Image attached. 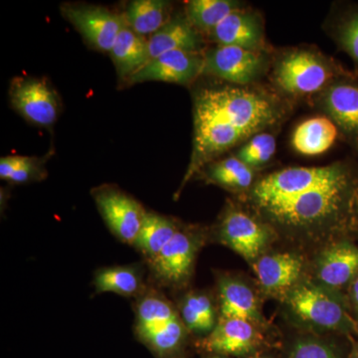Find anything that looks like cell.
I'll list each match as a JSON object with an SVG mask.
<instances>
[{
  "label": "cell",
  "instance_id": "74e56055",
  "mask_svg": "<svg viewBox=\"0 0 358 358\" xmlns=\"http://www.w3.org/2000/svg\"><path fill=\"white\" fill-rule=\"evenodd\" d=\"M260 358H262V357H260Z\"/></svg>",
  "mask_w": 358,
  "mask_h": 358
},
{
  "label": "cell",
  "instance_id": "6da1fadb",
  "mask_svg": "<svg viewBox=\"0 0 358 358\" xmlns=\"http://www.w3.org/2000/svg\"><path fill=\"white\" fill-rule=\"evenodd\" d=\"M240 203L299 248L358 239V159L289 166L265 174L238 195Z\"/></svg>",
  "mask_w": 358,
  "mask_h": 358
},
{
  "label": "cell",
  "instance_id": "7c38bea8",
  "mask_svg": "<svg viewBox=\"0 0 358 358\" xmlns=\"http://www.w3.org/2000/svg\"><path fill=\"white\" fill-rule=\"evenodd\" d=\"M254 270L263 291L284 300L301 281L305 262L300 254L294 252L264 254L254 263Z\"/></svg>",
  "mask_w": 358,
  "mask_h": 358
},
{
  "label": "cell",
  "instance_id": "603a6c76",
  "mask_svg": "<svg viewBox=\"0 0 358 358\" xmlns=\"http://www.w3.org/2000/svg\"><path fill=\"white\" fill-rule=\"evenodd\" d=\"M171 17V3L164 0H134L124 16L127 24L143 37L152 36Z\"/></svg>",
  "mask_w": 358,
  "mask_h": 358
},
{
  "label": "cell",
  "instance_id": "30bf717a",
  "mask_svg": "<svg viewBox=\"0 0 358 358\" xmlns=\"http://www.w3.org/2000/svg\"><path fill=\"white\" fill-rule=\"evenodd\" d=\"M62 13L90 44L108 53L126 22L122 16L101 6L67 4Z\"/></svg>",
  "mask_w": 358,
  "mask_h": 358
},
{
  "label": "cell",
  "instance_id": "8d00e7d4",
  "mask_svg": "<svg viewBox=\"0 0 358 358\" xmlns=\"http://www.w3.org/2000/svg\"><path fill=\"white\" fill-rule=\"evenodd\" d=\"M215 358H219V357H215Z\"/></svg>",
  "mask_w": 358,
  "mask_h": 358
},
{
  "label": "cell",
  "instance_id": "277c9868",
  "mask_svg": "<svg viewBox=\"0 0 358 358\" xmlns=\"http://www.w3.org/2000/svg\"><path fill=\"white\" fill-rule=\"evenodd\" d=\"M284 301L292 317L308 329L357 334V320L350 313V301L341 292L301 280Z\"/></svg>",
  "mask_w": 358,
  "mask_h": 358
},
{
  "label": "cell",
  "instance_id": "e0dca14e",
  "mask_svg": "<svg viewBox=\"0 0 358 358\" xmlns=\"http://www.w3.org/2000/svg\"><path fill=\"white\" fill-rule=\"evenodd\" d=\"M204 39L185 13L176 14L148 39V62L167 52H204Z\"/></svg>",
  "mask_w": 358,
  "mask_h": 358
},
{
  "label": "cell",
  "instance_id": "4dcf8cb0",
  "mask_svg": "<svg viewBox=\"0 0 358 358\" xmlns=\"http://www.w3.org/2000/svg\"><path fill=\"white\" fill-rule=\"evenodd\" d=\"M287 358H345L338 346L331 341L315 338L301 336L292 343Z\"/></svg>",
  "mask_w": 358,
  "mask_h": 358
},
{
  "label": "cell",
  "instance_id": "9a60e30c",
  "mask_svg": "<svg viewBox=\"0 0 358 358\" xmlns=\"http://www.w3.org/2000/svg\"><path fill=\"white\" fill-rule=\"evenodd\" d=\"M199 243L194 233L179 229L159 255L152 259L160 279L171 284H180L187 280L192 274Z\"/></svg>",
  "mask_w": 358,
  "mask_h": 358
},
{
  "label": "cell",
  "instance_id": "d6a6232c",
  "mask_svg": "<svg viewBox=\"0 0 358 358\" xmlns=\"http://www.w3.org/2000/svg\"><path fill=\"white\" fill-rule=\"evenodd\" d=\"M37 171L36 159L33 157H26L22 166L17 169L9 178V181L15 183H22L29 180L33 174Z\"/></svg>",
  "mask_w": 358,
  "mask_h": 358
},
{
  "label": "cell",
  "instance_id": "5b68a950",
  "mask_svg": "<svg viewBox=\"0 0 358 358\" xmlns=\"http://www.w3.org/2000/svg\"><path fill=\"white\" fill-rule=\"evenodd\" d=\"M274 51L214 45L204 51L203 75L237 86L262 84L270 72Z\"/></svg>",
  "mask_w": 358,
  "mask_h": 358
},
{
  "label": "cell",
  "instance_id": "8fae6325",
  "mask_svg": "<svg viewBox=\"0 0 358 358\" xmlns=\"http://www.w3.org/2000/svg\"><path fill=\"white\" fill-rule=\"evenodd\" d=\"M10 100L13 107L33 124L49 127L57 120V98L44 80L16 78L11 83Z\"/></svg>",
  "mask_w": 358,
  "mask_h": 358
},
{
  "label": "cell",
  "instance_id": "2e32d148",
  "mask_svg": "<svg viewBox=\"0 0 358 358\" xmlns=\"http://www.w3.org/2000/svg\"><path fill=\"white\" fill-rule=\"evenodd\" d=\"M255 324L239 319L222 317L204 341L209 352L233 357H247L256 352L261 336Z\"/></svg>",
  "mask_w": 358,
  "mask_h": 358
},
{
  "label": "cell",
  "instance_id": "836d02e7",
  "mask_svg": "<svg viewBox=\"0 0 358 358\" xmlns=\"http://www.w3.org/2000/svg\"><path fill=\"white\" fill-rule=\"evenodd\" d=\"M348 301L350 308L358 322V275L348 289Z\"/></svg>",
  "mask_w": 358,
  "mask_h": 358
},
{
  "label": "cell",
  "instance_id": "7402d4cb",
  "mask_svg": "<svg viewBox=\"0 0 358 358\" xmlns=\"http://www.w3.org/2000/svg\"><path fill=\"white\" fill-rule=\"evenodd\" d=\"M205 178L208 182L240 195L248 192L257 179V171L238 157L216 159L205 166Z\"/></svg>",
  "mask_w": 358,
  "mask_h": 358
},
{
  "label": "cell",
  "instance_id": "ac0fdd59",
  "mask_svg": "<svg viewBox=\"0 0 358 358\" xmlns=\"http://www.w3.org/2000/svg\"><path fill=\"white\" fill-rule=\"evenodd\" d=\"M221 313L226 319L247 320L262 326L264 317L253 289L234 278H225L219 284Z\"/></svg>",
  "mask_w": 358,
  "mask_h": 358
},
{
  "label": "cell",
  "instance_id": "44dd1931",
  "mask_svg": "<svg viewBox=\"0 0 358 358\" xmlns=\"http://www.w3.org/2000/svg\"><path fill=\"white\" fill-rule=\"evenodd\" d=\"M109 54L117 75L128 81L148 62V39L124 22Z\"/></svg>",
  "mask_w": 358,
  "mask_h": 358
},
{
  "label": "cell",
  "instance_id": "e575fe53",
  "mask_svg": "<svg viewBox=\"0 0 358 358\" xmlns=\"http://www.w3.org/2000/svg\"><path fill=\"white\" fill-rule=\"evenodd\" d=\"M350 358H358V343L355 345V348H353V350Z\"/></svg>",
  "mask_w": 358,
  "mask_h": 358
},
{
  "label": "cell",
  "instance_id": "83f0119b",
  "mask_svg": "<svg viewBox=\"0 0 358 358\" xmlns=\"http://www.w3.org/2000/svg\"><path fill=\"white\" fill-rule=\"evenodd\" d=\"M138 331L141 336L178 320L173 308L166 301L155 296L145 299L138 310Z\"/></svg>",
  "mask_w": 358,
  "mask_h": 358
},
{
  "label": "cell",
  "instance_id": "9c48e42d",
  "mask_svg": "<svg viewBox=\"0 0 358 358\" xmlns=\"http://www.w3.org/2000/svg\"><path fill=\"white\" fill-rule=\"evenodd\" d=\"M204 52L171 51L150 61L128 80L129 84L147 81L190 85L203 75Z\"/></svg>",
  "mask_w": 358,
  "mask_h": 358
},
{
  "label": "cell",
  "instance_id": "4316f807",
  "mask_svg": "<svg viewBox=\"0 0 358 358\" xmlns=\"http://www.w3.org/2000/svg\"><path fill=\"white\" fill-rule=\"evenodd\" d=\"M185 326L196 333H209L215 327V312L210 299L204 294H190L182 306Z\"/></svg>",
  "mask_w": 358,
  "mask_h": 358
},
{
  "label": "cell",
  "instance_id": "ffe728a7",
  "mask_svg": "<svg viewBox=\"0 0 358 358\" xmlns=\"http://www.w3.org/2000/svg\"><path fill=\"white\" fill-rule=\"evenodd\" d=\"M326 30L339 50L352 59L358 73V2L336 6L326 21Z\"/></svg>",
  "mask_w": 358,
  "mask_h": 358
},
{
  "label": "cell",
  "instance_id": "8992f818",
  "mask_svg": "<svg viewBox=\"0 0 358 358\" xmlns=\"http://www.w3.org/2000/svg\"><path fill=\"white\" fill-rule=\"evenodd\" d=\"M315 109L336 124L358 159V73L338 78L313 99Z\"/></svg>",
  "mask_w": 358,
  "mask_h": 358
},
{
  "label": "cell",
  "instance_id": "cb8c5ba5",
  "mask_svg": "<svg viewBox=\"0 0 358 358\" xmlns=\"http://www.w3.org/2000/svg\"><path fill=\"white\" fill-rule=\"evenodd\" d=\"M246 6L237 0H192L186 3L185 15L206 38L227 16Z\"/></svg>",
  "mask_w": 358,
  "mask_h": 358
},
{
  "label": "cell",
  "instance_id": "5bb4252c",
  "mask_svg": "<svg viewBox=\"0 0 358 358\" xmlns=\"http://www.w3.org/2000/svg\"><path fill=\"white\" fill-rule=\"evenodd\" d=\"M103 219L115 236L126 243H136L147 212L136 200L117 190H105L95 196Z\"/></svg>",
  "mask_w": 358,
  "mask_h": 358
},
{
  "label": "cell",
  "instance_id": "484cf974",
  "mask_svg": "<svg viewBox=\"0 0 358 358\" xmlns=\"http://www.w3.org/2000/svg\"><path fill=\"white\" fill-rule=\"evenodd\" d=\"M277 152V140L271 131H263L252 136L237 148L235 157L245 164L258 171L264 169L274 159Z\"/></svg>",
  "mask_w": 358,
  "mask_h": 358
},
{
  "label": "cell",
  "instance_id": "3957f363",
  "mask_svg": "<svg viewBox=\"0 0 358 358\" xmlns=\"http://www.w3.org/2000/svg\"><path fill=\"white\" fill-rule=\"evenodd\" d=\"M352 70L313 46H298L274 51L268 72V86L293 103L312 101L338 78Z\"/></svg>",
  "mask_w": 358,
  "mask_h": 358
},
{
  "label": "cell",
  "instance_id": "d590c367",
  "mask_svg": "<svg viewBox=\"0 0 358 358\" xmlns=\"http://www.w3.org/2000/svg\"><path fill=\"white\" fill-rule=\"evenodd\" d=\"M357 334H358V322H357Z\"/></svg>",
  "mask_w": 358,
  "mask_h": 358
},
{
  "label": "cell",
  "instance_id": "ba28073f",
  "mask_svg": "<svg viewBox=\"0 0 358 358\" xmlns=\"http://www.w3.org/2000/svg\"><path fill=\"white\" fill-rule=\"evenodd\" d=\"M206 38L215 45L241 47L249 50L272 51L266 40L265 20L260 11L249 6L230 14Z\"/></svg>",
  "mask_w": 358,
  "mask_h": 358
},
{
  "label": "cell",
  "instance_id": "52a82bcc",
  "mask_svg": "<svg viewBox=\"0 0 358 358\" xmlns=\"http://www.w3.org/2000/svg\"><path fill=\"white\" fill-rule=\"evenodd\" d=\"M219 237L222 243L254 264L275 235L242 205L229 201L219 223Z\"/></svg>",
  "mask_w": 358,
  "mask_h": 358
},
{
  "label": "cell",
  "instance_id": "d6986e66",
  "mask_svg": "<svg viewBox=\"0 0 358 358\" xmlns=\"http://www.w3.org/2000/svg\"><path fill=\"white\" fill-rule=\"evenodd\" d=\"M338 129L326 115L305 120L292 134V147L298 154L317 157L331 148L338 140Z\"/></svg>",
  "mask_w": 358,
  "mask_h": 358
},
{
  "label": "cell",
  "instance_id": "7a4b0ae2",
  "mask_svg": "<svg viewBox=\"0 0 358 358\" xmlns=\"http://www.w3.org/2000/svg\"><path fill=\"white\" fill-rule=\"evenodd\" d=\"M294 107L268 85L237 86L223 82L199 89L193 98L192 159L179 192L220 155L241 147L257 134L280 128Z\"/></svg>",
  "mask_w": 358,
  "mask_h": 358
},
{
  "label": "cell",
  "instance_id": "f1b7e54d",
  "mask_svg": "<svg viewBox=\"0 0 358 358\" xmlns=\"http://www.w3.org/2000/svg\"><path fill=\"white\" fill-rule=\"evenodd\" d=\"M96 289L101 293H115L131 296L140 288L138 275L133 268L126 267L108 268L98 273L95 281Z\"/></svg>",
  "mask_w": 358,
  "mask_h": 358
},
{
  "label": "cell",
  "instance_id": "f546056e",
  "mask_svg": "<svg viewBox=\"0 0 358 358\" xmlns=\"http://www.w3.org/2000/svg\"><path fill=\"white\" fill-rule=\"evenodd\" d=\"M141 338L148 343L155 352L162 355H169L178 350L185 338V327L180 320H176L166 326L150 331Z\"/></svg>",
  "mask_w": 358,
  "mask_h": 358
},
{
  "label": "cell",
  "instance_id": "d4e9b609",
  "mask_svg": "<svg viewBox=\"0 0 358 358\" xmlns=\"http://www.w3.org/2000/svg\"><path fill=\"white\" fill-rule=\"evenodd\" d=\"M178 230V225L171 219L157 214L147 213L134 245L145 255L155 259Z\"/></svg>",
  "mask_w": 358,
  "mask_h": 358
},
{
  "label": "cell",
  "instance_id": "1f68e13d",
  "mask_svg": "<svg viewBox=\"0 0 358 358\" xmlns=\"http://www.w3.org/2000/svg\"><path fill=\"white\" fill-rule=\"evenodd\" d=\"M26 157H21V155L2 157L0 159V178L4 180H9L11 176L22 166Z\"/></svg>",
  "mask_w": 358,
  "mask_h": 358
},
{
  "label": "cell",
  "instance_id": "4fadbf2b",
  "mask_svg": "<svg viewBox=\"0 0 358 358\" xmlns=\"http://www.w3.org/2000/svg\"><path fill=\"white\" fill-rule=\"evenodd\" d=\"M317 284L334 291L350 289L358 275V246L352 241L329 245L317 254L315 263Z\"/></svg>",
  "mask_w": 358,
  "mask_h": 358
}]
</instances>
